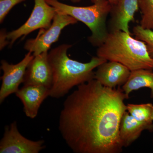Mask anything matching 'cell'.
I'll return each mask as SVG.
<instances>
[{"label": "cell", "instance_id": "obj_15", "mask_svg": "<svg viewBox=\"0 0 153 153\" xmlns=\"http://www.w3.org/2000/svg\"><path fill=\"white\" fill-rule=\"evenodd\" d=\"M127 111L138 121L153 126V104L152 103L126 105Z\"/></svg>", "mask_w": 153, "mask_h": 153}, {"label": "cell", "instance_id": "obj_18", "mask_svg": "<svg viewBox=\"0 0 153 153\" xmlns=\"http://www.w3.org/2000/svg\"><path fill=\"white\" fill-rule=\"evenodd\" d=\"M25 0H0V22L2 23L14 6Z\"/></svg>", "mask_w": 153, "mask_h": 153}, {"label": "cell", "instance_id": "obj_8", "mask_svg": "<svg viewBox=\"0 0 153 153\" xmlns=\"http://www.w3.org/2000/svg\"><path fill=\"white\" fill-rule=\"evenodd\" d=\"M44 141H33L26 138L18 130L16 121L5 127L0 142L1 153H38L45 148Z\"/></svg>", "mask_w": 153, "mask_h": 153}, {"label": "cell", "instance_id": "obj_16", "mask_svg": "<svg viewBox=\"0 0 153 153\" xmlns=\"http://www.w3.org/2000/svg\"><path fill=\"white\" fill-rule=\"evenodd\" d=\"M139 9L141 13L140 26L153 30V0H139Z\"/></svg>", "mask_w": 153, "mask_h": 153}, {"label": "cell", "instance_id": "obj_13", "mask_svg": "<svg viewBox=\"0 0 153 153\" xmlns=\"http://www.w3.org/2000/svg\"><path fill=\"white\" fill-rule=\"evenodd\" d=\"M153 131V126L142 123L137 120L127 111L124 113L119 127V137L123 147L131 146L139 138L144 131Z\"/></svg>", "mask_w": 153, "mask_h": 153}, {"label": "cell", "instance_id": "obj_17", "mask_svg": "<svg viewBox=\"0 0 153 153\" xmlns=\"http://www.w3.org/2000/svg\"><path fill=\"white\" fill-rule=\"evenodd\" d=\"M133 32L136 38L146 44L149 55L153 59V30L144 29L138 25L134 27Z\"/></svg>", "mask_w": 153, "mask_h": 153}, {"label": "cell", "instance_id": "obj_2", "mask_svg": "<svg viewBox=\"0 0 153 153\" xmlns=\"http://www.w3.org/2000/svg\"><path fill=\"white\" fill-rule=\"evenodd\" d=\"M71 46L62 44L48 52L53 76L49 93L52 98L63 97L74 86L94 79V69L107 61L97 56L93 57L88 63L72 60L67 55V51Z\"/></svg>", "mask_w": 153, "mask_h": 153}, {"label": "cell", "instance_id": "obj_14", "mask_svg": "<svg viewBox=\"0 0 153 153\" xmlns=\"http://www.w3.org/2000/svg\"><path fill=\"white\" fill-rule=\"evenodd\" d=\"M143 88H148L150 89V97L153 98L152 70L141 69L131 71L129 77L123 85L122 89L129 97L131 92Z\"/></svg>", "mask_w": 153, "mask_h": 153}, {"label": "cell", "instance_id": "obj_11", "mask_svg": "<svg viewBox=\"0 0 153 153\" xmlns=\"http://www.w3.org/2000/svg\"><path fill=\"white\" fill-rule=\"evenodd\" d=\"M139 10V0H118L111 12L110 32L122 31L131 34L129 25L134 22L135 14Z\"/></svg>", "mask_w": 153, "mask_h": 153}, {"label": "cell", "instance_id": "obj_4", "mask_svg": "<svg viewBox=\"0 0 153 153\" xmlns=\"http://www.w3.org/2000/svg\"><path fill=\"white\" fill-rule=\"evenodd\" d=\"M91 1L93 4L82 7L68 5L58 0H46L56 12L71 16L85 24L91 32L88 41L94 47H99L104 43L109 33L106 27V19L111 13L112 5L108 0Z\"/></svg>", "mask_w": 153, "mask_h": 153}, {"label": "cell", "instance_id": "obj_20", "mask_svg": "<svg viewBox=\"0 0 153 153\" xmlns=\"http://www.w3.org/2000/svg\"><path fill=\"white\" fill-rule=\"evenodd\" d=\"M111 3L112 6L115 5L117 4L118 0H108Z\"/></svg>", "mask_w": 153, "mask_h": 153}, {"label": "cell", "instance_id": "obj_9", "mask_svg": "<svg viewBox=\"0 0 153 153\" xmlns=\"http://www.w3.org/2000/svg\"><path fill=\"white\" fill-rule=\"evenodd\" d=\"M48 52L35 56L26 69L24 85H40L50 89L53 76L48 60Z\"/></svg>", "mask_w": 153, "mask_h": 153}, {"label": "cell", "instance_id": "obj_1", "mask_svg": "<svg viewBox=\"0 0 153 153\" xmlns=\"http://www.w3.org/2000/svg\"><path fill=\"white\" fill-rule=\"evenodd\" d=\"M128 97L120 88L105 87L95 79L77 86L64 102L58 126L72 152H122L119 127Z\"/></svg>", "mask_w": 153, "mask_h": 153}, {"label": "cell", "instance_id": "obj_22", "mask_svg": "<svg viewBox=\"0 0 153 153\" xmlns=\"http://www.w3.org/2000/svg\"></svg>", "mask_w": 153, "mask_h": 153}, {"label": "cell", "instance_id": "obj_10", "mask_svg": "<svg viewBox=\"0 0 153 153\" xmlns=\"http://www.w3.org/2000/svg\"><path fill=\"white\" fill-rule=\"evenodd\" d=\"M131 71L119 62L107 61L97 67L94 72V79L105 86L115 88L123 85L127 81Z\"/></svg>", "mask_w": 153, "mask_h": 153}, {"label": "cell", "instance_id": "obj_7", "mask_svg": "<svg viewBox=\"0 0 153 153\" xmlns=\"http://www.w3.org/2000/svg\"><path fill=\"white\" fill-rule=\"evenodd\" d=\"M34 55L28 52L22 61L16 64H10L5 60L1 61V68L4 74L1 78V86L0 89V103L1 104L7 97L16 94L19 90V86L23 83L26 69Z\"/></svg>", "mask_w": 153, "mask_h": 153}, {"label": "cell", "instance_id": "obj_12", "mask_svg": "<svg viewBox=\"0 0 153 153\" xmlns=\"http://www.w3.org/2000/svg\"><path fill=\"white\" fill-rule=\"evenodd\" d=\"M50 89L40 85H24L16 95L22 102L24 110L27 117L34 119L37 117L41 104L49 96Z\"/></svg>", "mask_w": 153, "mask_h": 153}, {"label": "cell", "instance_id": "obj_19", "mask_svg": "<svg viewBox=\"0 0 153 153\" xmlns=\"http://www.w3.org/2000/svg\"><path fill=\"white\" fill-rule=\"evenodd\" d=\"M7 35L4 31H1V49H3L7 44L8 43L7 41H6L7 39Z\"/></svg>", "mask_w": 153, "mask_h": 153}, {"label": "cell", "instance_id": "obj_6", "mask_svg": "<svg viewBox=\"0 0 153 153\" xmlns=\"http://www.w3.org/2000/svg\"><path fill=\"white\" fill-rule=\"evenodd\" d=\"M35 5L30 18L25 24L17 30L8 33L7 39L12 46L17 39L26 36L38 29L47 30L52 25L56 13L55 9L46 0H34Z\"/></svg>", "mask_w": 153, "mask_h": 153}, {"label": "cell", "instance_id": "obj_5", "mask_svg": "<svg viewBox=\"0 0 153 153\" xmlns=\"http://www.w3.org/2000/svg\"><path fill=\"white\" fill-rule=\"evenodd\" d=\"M77 22L71 16L56 12L51 26L47 30L41 29L36 38L27 40L25 43V49L33 53L34 56L48 52L52 44L58 41L62 30Z\"/></svg>", "mask_w": 153, "mask_h": 153}, {"label": "cell", "instance_id": "obj_21", "mask_svg": "<svg viewBox=\"0 0 153 153\" xmlns=\"http://www.w3.org/2000/svg\"><path fill=\"white\" fill-rule=\"evenodd\" d=\"M68 1H71V2L73 3H78L81 1V0H68Z\"/></svg>", "mask_w": 153, "mask_h": 153}, {"label": "cell", "instance_id": "obj_3", "mask_svg": "<svg viewBox=\"0 0 153 153\" xmlns=\"http://www.w3.org/2000/svg\"><path fill=\"white\" fill-rule=\"evenodd\" d=\"M97 51V57L107 61L123 64L131 71L153 69V59L149 55L143 41L133 38L122 31L109 32Z\"/></svg>", "mask_w": 153, "mask_h": 153}]
</instances>
